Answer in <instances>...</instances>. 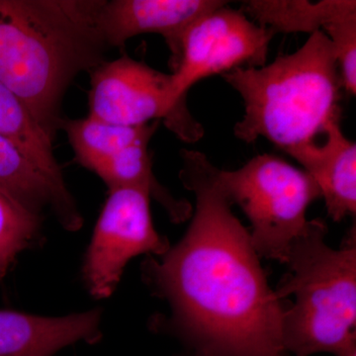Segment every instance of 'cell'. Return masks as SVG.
Here are the masks:
<instances>
[{
	"label": "cell",
	"mask_w": 356,
	"mask_h": 356,
	"mask_svg": "<svg viewBox=\"0 0 356 356\" xmlns=\"http://www.w3.org/2000/svg\"><path fill=\"white\" fill-rule=\"evenodd\" d=\"M180 156V180L195 195V210L177 245L142 262L145 284L170 307L152 330L177 339L191 356H286V307L232 212L219 168L201 152L182 149Z\"/></svg>",
	"instance_id": "1"
},
{
	"label": "cell",
	"mask_w": 356,
	"mask_h": 356,
	"mask_svg": "<svg viewBox=\"0 0 356 356\" xmlns=\"http://www.w3.org/2000/svg\"><path fill=\"white\" fill-rule=\"evenodd\" d=\"M102 1L0 0V81L51 139L62 128V102L81 72L104 62L98 29Z\"/></svg>",
	"instance_id": "2"
},
{
	"label": "cell",
	"mask_w": 356,
	"mask_h": 356,
	"mask_svg": "<svg viewBox=\"0 0 356 356\" xmlns=\"http://www.w3.org/2000/svg\"><path fill=\"white\" fill-rule=\"evenodd\" d=\"M222 76L243 98L245 115L234 135L247 144L264 138L287 153L316 139L341 112L343 81L324 31L271 64L236 67Z\"/></svg>",
	"instance_id": "3"
},
{
	"label": "cell",
	"mask_w": 356,
	"mask_h": 356,
	"mask_svg": "<svg viewBox=\"0 0 356 356\" xmlns=\"http://www.w3.org/2000/svg\"><path fill=\"white\" fill-rule=\"evenodd\" d=\"M327 233L323 220H311L292 243L289 273L275 290L281 300L295 298L283 320V344L294 356L356 353L355 228L337 250L325 243Z\"/></svg>",
	"instance_id": "4"
},
{
	"label": "cell",
	"mask_w": 356,
	"mask_h": 356,
	"mask_svg": "<svg viewBox=\"0 0 356 356\" xmlns=\"http://www.w3.org/2000/svg\"><path fill=\"white\" fill-rule=\"evenodd\" d=\"M217 177L232 205L250 220L259 259L285 264L292 243L310 226L309 206L322 198L315 179L270 154H259L238 170H218Z\"/></svg>",
	"instance_id": "5"
},
{
	"label": "cell",
	"mask_w": 356,
	"mask_h": 356,
	"mask_svg": "<svg viewBox=\"0 0 356 356\" xmlns=\"http://www.w3.org/2000/svg\"><path fill=\"white\" fill-rule=\"evenodd\" d=\"M274 36L270 29L250 20L241 9L227 6L196 21L185 35L179 63L170 74V131L184 142L201 139L203 127L187 108L189 89L201 79L222 76L236 67H264Z\"/></svg>",
	"instance_id": "6"
},
{
	"label": "cell",
	"mask_w": 356,
	"mask_h": 356,
	"mask_svg": "<svg viewBox=\"0 0 356 356\" xmlns=\"http://www.w3.org/2000/svg\"><path fill=\"white\" fill-rule=\"evenodd\" d=\"M149 202L151 195L145 189L109 191L81 267V280L92 298H109L135 257H161L170 248L154 228Z\"/></svg>",
	"instance_id": "7"
},
{
	"label": "cell",
	"mask_w": 356,
	"mask_h": 356,
	"mask_svg": "<svg viewBox=\"0 0 356 356\" xmlns=\"http://www.w3.org/2000/svg\"><path fill=\"white\" fill-rule=\"evenodd\" d=\"M170 74L123 56L91 72L89 117L114 125L136 127L163 119L172 130Z\"/></svg>",
	"instance_id": "8"
},
{
	"label": "cell",
	"mask_w": 356,
	"mask_h": 356,
	"mask_svg": "<svg viewBox=\"0 0 356 356\" xmlns=\"http://www.w3.org/2000/svg\"><path fill=\"white\" fill-rule=\"evenodd\" d=\"M220 0H111L102 1L98 29L108 48L123 46L143 34H158L170 51V65L177 69L182 43L189 28L206 14L227 6Z\"/></svg>",
	"instance_id": "9"
},
{
	"label": "cell",
	"mask_w": 356,
	"mask_h": 356,
	"mask_svg": "<svg viewBox=\"0 0 356 356\" xmlns=\"http://www.w3.org/2000/svg\"><path fill=\"white\" fill-rule=\"evenodd\" d=\"M341 119V112L316 139L286 153L317 182L334 222L356 213V145L344 135Z\"/></svg>",
	"instance_id": "10"
},
{
	"label": "cell",
	"mask_w": 356,
	"mask_h": 356,
	"mask_svg": "<svg viewBox=\"0 0 356 356\" xmlns=\"http://www.w3.org/2000/svg\"><path fill=\"white\" fill-rule=\"evenodd\" d=\"M102 320L100 309L62 317L0 310V356H54L81 341L99 343Z\"/></svg>",
	"instance_id": "11"
},
{
	"label": "cell",
	"mask_w": 356,
	"mask_h": 356,
	"mask_svg": "<svg viewBox=\"0 0 356 356\" xmlns=\"http://www.w3.org/2000/svg\"><path fill=\"white\" fill-rule=\"evenodd\" d=\"M0 189L32 214L53 213L69 232L83 228V218L67 184H58L0 135Z\"/></svg>",
	"instance_id": "12"
},
{
	"label": "cell",
	"mask_w": 356,
	"mask_h": 356,
	"mask_svg": "<svg viewBox=\"0 0 356 356\" xmlns=\"http://www.w3.org/2000/svg\"><path fill=\"white\" fill-rule=\"evenodd\" d=\"M356 9L355 0H248L241 10L262 27L278 33L323 31L341 14Z\"/></svg>",
	"instance_id": "13"
},
{
	"label": "cell",
	"mask_w": 356,
	"mask_h": 356,
	"mask_svg": "<svg viewBox=\"0 0 356 356\" xmlns=\"http://www.w3.org/2000/svg\"><path fill=\"white\" fill-rule=\"evenodd\" d=\"M0 135L15 145L51 179L65 184L62 170L54 154V140L44 132L24 103L1 81Z\"/></svg>",
	"instance_id": "14"
},
{
	"label": "cell",
	"mask_w": 356,
	"mask_h": 356,
	"mask_svg": "<svg viewBox=\"0 0 356 356\" xmlns=\"http://www.w3.org/2000/svg\"><path fill=\"white\" fill-rule=\"evenodd\" d=\"M153 123L125 127L88 116L64 120L60 129L67 133L77 163L95 172L98 166L147 132Z\"/></svg>",
	"instance_id": "15"
},
{
	"label": "cell",
	"mask_w": 356,
	"mask_h": 356,
	"mask_svg": "<svg viewBox=\"0 0 356 356\" xmlns=\"http://www.w3.org/2000/svg\"><path fill=\"white\" fill-rule=\"evenodd\" d=\"M42 220L0 189V282L21 252L42 243Z\"/></svg>",
	"instance_id": "16"
},
{
	"label": "cell",
	"mask_w": 356,
	"mask_h": 356,
	"mask_svg": "<svg viewBox=\"0 0 356 356\" xmlns=\"http://www.w3.org/2000/svg\"><path fill=\"white\" fill-rule=\"evenodd\" d=\"M325 34L332 42L343 88L356 95V9L341 14L325 26Z\"/></svg>",
	"instance_id": "17"
},
{
	"label": "cell",
	"mask_w": 356,
	"mask_h": 356,
	"mask_svg": "<svg viewBox=\"0 0 356 356\" xmlns=\"http://www.w3.org/2000/svg\"><path fill=\"white\" fill-rule=\"evenodd\" d=\"M178 356H191V355H186V353H184V355H178Z\"/></svg>",
	"instance_id": "18"
},
{
	"label": "cell",
	"mask_w": 356,
	"mask_h": 356,
	"mask_svg": "<svg viewBox=\"0 0 356 356\" xmlns=\"http://www.w3.org/2000/svg\"><path fill=\"white\" fill-rule=\"evenodd\" d=\"M351 356H356V353H355V355H351Z\"/></svg>",
	"instance_id": "19"
}]
</instances>
